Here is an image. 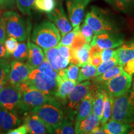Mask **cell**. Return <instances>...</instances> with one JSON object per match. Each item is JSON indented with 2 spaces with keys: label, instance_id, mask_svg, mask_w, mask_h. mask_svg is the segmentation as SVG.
Instances as JSON below:
<instances>
[{
  "label": "cell",
  "instance_id": "6da1fadb",
  "mask_svg": "<svg viewBox=\"0 0 134 134\" xmlns=\"http://www.w3.org/2000/svg\"><path fill=\"white\" fill-rule=\"evenodd\" d=\"M61 40L59 30L51 21L45 20L33 30L31 41L42 48L47 49L57 46Z\"/></svg>",
  "mask_w": 134,
  "mask_h": 134
},
{
  "label": "cell",
  "instance_id": "7a4b0ae2",
  "mask_svg": "<svg viewBox=\"0 0 134 134\" xmlns=\"http://www.w3.org/2000/svg\"><path fill=\"white\" fill-rule=\"evenodd\" d=\"M30 112L37 114L53 132L65 117L62 104L55 96Z\"/></svg>",
  "mask_w": 134,
  "mask_h": 134
},
{
  "label": "cell",
  "instance_id": "3957f363",
  "mask_svg": "<svg viewBox=\"0 0 134 134\" xmlns=\"http://www.w3.org/2000/svg\"><path fill=\"white\" fill-rule=\"evenodd\" d=\"M110 119L125 123L134 122V91L129 90L122 96L114 98Z\"/></svg>",
  "mask_w": 134,
  "mask_h": 134
},
{
  "label": "cell",
  "instance_id": "277c9868",
  "mask_svg": "<svg viewBox=\"0 0 134 134\" xmlns=\"http://www.w3.org/2000/svg\"><path fill=\"white\" fill-rule=\"evenodd\" d=\"M0 108L19 114L27 112L22 100L19 86L8 83L0 90Z\"/></svg>",
  "mask_w": 134,
  "mask_h": 134
},
{
  "label": "cell",
  "instance_id": "5b68a950",
  "mask_svg": "<svg viewBox=\"0 0 134 134\" xmlns=\"http://www.w3.org/2000/svg\"><path fill=\"white\" fill-rule=\"evenodd\" d=\"M93 87V82L89 80L77 83L73 90L67 96L64 105L65 117L74 120L78 113L81 100Z\"/></svg>",
  "mask_w": 134,
  "mask_h": 134
},
{
  "label": "cell",
  "instance_id": "8992f818",
  "mask_svg": "<svg viewBox=\"0 0 134 134\" xmlns=\"http://www.w3.org/2000/svg\"><path fill=\"white\" fill-rule=\"evenodd\" d=\"M85 22L95 34L104 32H117V27L109 14L100 8L93 6L85 16Z\"/></svg>",
  "mask_w": 134,
  "mask_h": 134
},
{
  "label": "cell",
  "instance_id": "52a82bcc",
  "mask_svg": "<svg viewBox=\"0 0 134 134\" xmlns=\"http://www.w3.org/2000/svg\"><path fill=\"white\" fill-rule=\"evenodd\" d=\"M3 16L7 36L16 38L19 42L26 41L29 35V27L24 18L13 11H4Z\"/></svg>",
  "mask_w": 134,
  "mask_h": 134
},
{
  "label": "cell",
  "instance_id": "ba28073f",
  "mask_svg": "<svg viewBox=\"0 0 134 134\" xmlns=\"http://www.w3.org/2000/svg\"><path fill=\"white\" fill-rule=\"evenodd\" d=\"M59 82L47 76L36 68L32 70L27 80L24 83L31 88L39 90L48 95L55 96Z\"/></svg>",
  "mask_w": 134,
  "mask_h": 134
},
{
  "label": "cell",
  "instance_id": "9c48e42d",
  "mask_svg": "<svg viewBox=\"0 0 134 134\" xmlns=\"http://www.w3.org/2000/svg\"><path fill=\"white\" fill-rule=\"evenodd\" d=\"M132 80L131 76L127 74L126 72L123 71L100 86L110 96L117 98L124 94L130 90Z\"/></svg>",
  "mask_w": 134,
  "mask_h": 134
},
{
  "label": "cell",
  "instance_id": "30bf717a",
  "mask_svg": "<svg viewBox=\"0 0 134 134\" xmlns=\"http://www.w3.org/2000/svg\"><path fill=\"white\" fill-rule=\"evenodd\" d=\"M19 87L21 89L22 100L27 112H30L34 108L42 105L53 97L36 89L31 88L26 83L21 84Z\"/></svg>",
  "mask_w": 134,
  "mask_h": 134
},
{
  "label": "cell",
  "instance_id": "8fae6325",
  "mask_svg": "<svg viewBox=\"0 0 134 134\" xmlns=\"http://www.w3.org/2000/svg\"><path fill=\"white\" fill-rule=\"evenodd\" d=\"M123 35L117 32H104L95 34L91 42V46H97L101 49L114 48L124 43Z\"/></svg>",
  "mask_w": 134,
  "mask_h": 134
},
{
  "label": "cell",
  "instance_id": "7c38bea8",
  "mask_svg": "<svg viewBox=\"0 0 134 134\" xmlns=\"http://www.w3.org/2000/svg\"><path fill=\"white\" fill-rule=\"evenodd\" d=\"M32 70L33 68L27 62L13 59L10 62L8 83L16 86H20L27 81Z\"/></svg>",
  "mask_w": 134,
  "mask_h": 134
},
{
  "label": "cell",
  "instance_id": "4fadbf2b",
  "mask_svg": "<svg viewBox=\"0 0 134 134\" xmlns=\"http://www.w3.org/2000/svg\"><path fill=\"white\" fill-rule=\"evenodd\" d=\"M90 0H66L70 23L73 27L80 26L83 21L85 11Z\"/></svg>",
  "mask_w": 134,
  "mask_h": 134
},
{
  "label": "cell",
  "instance_id": "5bb4252c",
  "mask_svg": "<svg viewBox=\"0 0 134 134\" xmlns=\"http://www.w3.org/2000/svg\"><path fill=\"white\" fill-rule=\"evenodd\" d=\"M47 17L58 28L62 36L72 30L73 27L65 14L61 2H58L57 4L56 7L52 12L47 14Z\"/></svg>",
  "mask_w": 134,
  "mask_h": 134
},
{
  "label": "cell",
  "instance_id": "9a60e30c",
  "mask_svg": "<svg viewBox=\"0 0 134 134\" xmlns=\"http://www.w3.org/2000/svg\"><path fill=\"white\" fill-rule=\"evenodd\" d=\"M21 124L19 114L0 108V133H7Z\"/></svg>",
  "mask_w": 134,
  "mask_h": 134
},
{
  "label": "cell",
  "instance_id": "2e32d148",
  "mask_svg": "<svg viewBox=\"0 0 134 134\" xmlns=\"http://www.w3.org/2000/svg\"><path fill=\"white\" fill-rule=\"evenodd\" d=\"M24 124L27 127L28 133L43 134L54 133L53 130L36 113L29 112V114L25 117Z\"/></svg>",
  "mask_w": 134,
  "mask_h": 134
},
{
  "label": "cell",
  "instance_id": "e0dca14e",
  "mask_svg": "<svg viewBox=\"0 0 134 134\" xmlns=\"http://www.w3.org/2000/svg\"><path fill=\"white\" fill-rule=\"evenodd\" d=\"M100 125V120L93 112L80 121L75 122V131L77 134H91L96 127Z\"/></svg>",
  "mask_w": 134,
  "mask_h": 134
},
{
  "label": "cell",
  "instance_id": "ac0fdd59",
  "mask_svg": "<svg viewBox=\"0 0 134 134\" xmlns=\"http://www.w3.org/2000/svg\"><path fill=\"white\" fill-rule=\"evenodd\" d=\"M28 43V57L26 62L33 69L37 68L46 58L43 50L36 43L27 42Z\"/></svg>",
  "mask_w": 134,
  "mask_h": 134
},
{
  "label": "cell",
  "instance_id": "d6986e66",
  "mask_svg": "<svg viewBox=\"0 0 134 134\" xmlns=\"http://www.w3.org/2000/svg\"><path fill=\"white\" fill-rule=\"evenodd\" d=\"M94 93L95 85L93 83V87H92L91 90L86 96L84 97L81 103H80L78 113H77L76 116L75 117V122L80 121V120L83 119L91 113Z\"/></svg>",
  "mask_w": 134,
  "mask_h": 134
},
{
  "label": "cell",
  "instance_id": "ffe728a7",
  "mask_svg": "<svg viewBox=\"0 0 134 134\" xmlns=\"http://www.w3.org/2000/svg\"><path fill=\"white\" fill-rule=\"evenodd\" d=\"M90 47H91V44L86 43L78 49L73 50L71 48V57L70 58V63L76 65L80 67L88 63Z\"/></svg>",
  "mask_w": 134,
  "mask_h": 134
},
{
  "label": "cell",
  "instance_id": "44dd1931",
  "mask_svg": "<svg viewBox=\"0 0 134 134\" xmlns=\"http://www.w3.org/2000/svg\"><path fill=\"white\" fill-rule=\"evenodd\" d=\"M102 127L105 133L107 134L127 133L132 129V124L125 123L113 119H109Z\"/></svg>",
  "mask_w": 134,
  "mask_h": 134
},
{
  "label": "cell",
  "instance_id": "7402d4cb",
  "mask_svg": "<svg viewBox=\"0 0 134 134\" xmlns=\"http://www.w3.org/2000/svg\"><path fill=\"white\" fill-rule=\"evenodd\" d=\"M116 56L119 64L123 66L134 58V41L127 42L116 49Z\"/></svg>",
  "mask_w": 134,
  "mask_h": 134
},
{
  "label": "cell",
  "instance_id": "603a6c76",
  "mask_svg": "<svg viewBox=\"0 0 134 134\" xmlns=\"http://www.w3.org/2000/svg\"><path fill=\"white\" fill-rule=\"evenodd\" d=\"M94 84V83H93ZM95 85V93L94 95L91 111L99 117L100 120L102 119L104 104L105 95L104 90L98 85Z\"/></svg>",
  "mask_w": 134,
  "mask_h": 134
},
{
  "label": "cell",
  "instance_id": "cb8c5ba5",
  "mask_svg": "<svg viewBox=\"0 0 134 134\" xmlns=\"http://www.w3.org/2000/svg\"><path fill=\"white\" fill-rule=\"evenodd\" d=\"M77 82L70 80H61L58 85L57 90L55 96L60 101H63V105L66 100L67 96L75 88Z\"/></svg>",
  "mask_w": 134,
  "mask_h": 134
},
{
  "label": "cell",
  "instance_id": "d4e9b609",
  "mask_svg": "<svg viewBox=\"0 0 134 134\" xmlns=\"http://www.w3.org/2000/svg\"><path fill=\"white\" fill-rule=\"evenodd\" d=\"M123 71L124 69L122 66L119 64L116 65L115 66H113V68L108 70V71L104 72L102 75L93 78L92 80L93 81V83L94 84V85L100 86V85L105 83L106 81H108V80H110L111 78H114V77L117 76V75L120 74Z\"/></svg>",
  "mask_w": 134,
  "mask_h": 134
},
{
  "label": "cell",
  "instance_id": "484cf974",
  "mask_svg": "<svg viewBox=\"0 0 134 134\" xmlns=\"http://www.w3.org/2000/svg\"><path fill=\"white\" fill-rule=\"evenodd\" d=\"M119 12L129 14L134 11V0H104Z\"/></svg>",
  "mask_w": 134,
  "mask_h": 134
},
{
  "label": "cell",
  "instance_id": "4316f807",
  "mask_svg": "<svg viewBox=\"0 0 134 134\" xmlns=\"http://www.w3.org/2000/svg\"><path fill=\"white\" fill-rule=\"evenodd\" d=\"M96 71L97 67L93 66L89 63L83 66H81L79 71L78 80H77V83L86 81V80H93L95 78Z\"/></svg>",
  "mask_w": 134,
  "mask_h": 134
},
{
  "label": "cell",
  "instance_id": "83f0119b",
  "mask_svg": "<svg viewBox=\"0 0 134 134\" xmlns=\"http://www.w3.org/2000/svg\"><path fill=\"white\" fill-rule=\"evenodd\" d=\"M104 95V104L102 119L100 120V125H103L105 123H106L110 119V117H111L114 99V98H113L112 96H110L105 90Z\"/></svg>",
  "mask_w": 134,
  "mask_h": 134
},
{
  "label": "cell",
  "instance_id": "f1b7e54d",
  "mask_svg": "<svg viewBox=\"0 0 134 134\" xmlns=\"http://www.w3.org/2000/svg\"><path fill=\"white\" fill-rule=\"evenodd\" d=\"M79 67L76 65L70 63L66 68L62 70L58 73V75L62 80H70L77 82L79 75Z\"/></svg>",
  "mask_w": 134,
  "mask_h": 134
},
{
  "label": "cell",
  "instance_id": "f546056e",
  "mask_svg": "<svg viewBox=\"0 0 134 134\" xmlns=\"http://www.w3.org/2000/svg\"><path fill=\"white\" fill-rule=\"evenodd\" d=\"M57 4L56 0H36L34 8L38 11L48 14L54 10Z\"/></svg>",
  "mask_w": 134,
  "mask_h": 134
},
{
  "label": "cell",
  "instance_id": "4dcf8cb0",
  "mask_svg": "<svg viewBox=\"0 0 134 134\" xmlns=\"http://www.w3.org/2000/svg\"><path fill=\"white\" fill-rule=\"evenodd\" d=\"M54 133L58 134L75 133V124H73V120L65 117L63 121L54 130Z\"/></svg>",
  "mask_w": 134,
  "mask_h": 134
},
{
  "label": "cell",
  "instance_id": "1f68e13d",
  "mask_svg": "<svg viewBox=\"0 0 134 134\" xmlns=\"http://www.w3.org/2000/svg\"><path fill=\"white\" fill-rule=\"evenodd\" d=\"M37 69L50 78L57 80L58 81H60V80H62V78L58 75L57 71L52 66V65L46 58H45L42 63L38 66Z\"/></svg>",
  "mask_w": 134,
  "mask_h": 134
},
{
  "label": "cell",
  "instance_id": "d6a6232c",
  "mask_svg": "<svg viewBox=\"0 0 134 134\" xmlns=\"http://www.w3.org/2000/svg\"><path fill=\"white\" fill-rule=\"evenodd\" d=\"M13 59L19 61H26L28 57V43L24 41L18 43V47L11 55Z\"/></svg>",
  "mask_w": 134,
  "mask_h": 134
},
{
  "label": "cell",
  "instance_id": "836d02e7",
  "mask_svg": "<svg viewBox=\"0 0 134 134\" xmlns=\"http://www.w3.org/2000/svg\"><path fill=\"white\" fill-rule=\"evenodd\" d=\"M10 62H0V90L9 81Z\"/></svg>",
  "mask_w": 134,
  "mask_h": 134
},
{
  "label": "cell",
  "instance_id": "e575fe53",
  "mask_svg": "<svg viewBox=\"0 0 134 134\" xmlns=\"http://www.w3.org/2000/svg\"><path fill=\"white\" fill-rule=\"evenodd\" d=\"M35 1L36 0H16V5L20 12L29 16L34 8Z\"/></svg>",
  "mask_w": 134,
  "mask_h": 134
},
{
  "label": "cell",
  "instance_id": "d590c367",
  "mask_svg": "<svg viewBox=\"0 0 134 134\" xmlns=\"http://www.w3.org/2000/svg\"><path fill=\"white\" fill-rule=\"evenodd\" d=\"M118 60H117L116 53L113 57H112L110 59L107 60L105 62H103L99 66L97 67V71L95 77H97L99 75H102L106 71H108L113 66H115L116 65H118Z\"/></svg>",
  "mask_w": 134,
  "mask_h": 134
},
{
  "label": "cell",
  "instance_id": "8d00e7d4",
  "mask_svg": "<svg viewBox=\"0 0 134 134\" xmlns=\"http://www.w3.org/2000/svg\"><path fill=\"white\" fill-rule=\"evenodd\" d=\"M80 29V26H78L75 27H73V30H71V31H70L69 32L66 33V34L64 35V36H62L60 43L64 45V46L71 47L77 32L79 31Z\"/></svg>",
  "mask_w": 134,
  "mask_h": 134
},
{
  "label": "cell",
  "instance_id": "74e56055",
  "mask_svg": "<svg viewBox=\"0 0 134 134\" xmlns=\"http://www.w3.org/2000/svg\"><path fill=\"white\" fill-rule=\"evenodd\" d=\"M80 32H81L83 36L86 38L87 43H91L92 39H93L94 35L95 34L93 29L85 22L82 24L80 26Z\"/></svg>",
  "mask_w": 134,
  "mask_h": 134
},
{
  "label": "cell",
  "instance_id": "f35d334b",
  "mask_svg": "<svg viewBox=\"0 0 134 134\" xmlns=\"http://www.w3.org/2000/svg\"><path fill=\"white\" fill-rule=\"evenodd\" d=\"M86 43H87L86 38H85V37L83 36V35L80 32V29L79 31L77 32L76 36L75 37L74 40H73V43H72L70 47H71V49L76 50L82 47L85 46Z\"/></svg>",
  "mask_w": 134,
  "mask_h": 134
},
{
  "label": "cell",
  "instance_id": "ab89813d",
  "mask_svg": "<svg viewBox=\"0 0 134 134\" xmlns=\"http://www.w3.org/2000/svg\"><path fill=\"white\" fill-rule=\"evenodd\" d=\"M18 41L16 38L12 37H8L5 41L4 44L8 53L12 55L13 52L15 51L18 45Z\"/></svg>",
  "mask_w": 134,
  "mask_h": 134
},
{
  "label": "cell",
  "instance_id": "60d3db41",
  "mask_svg": "<svg viewBox=\"0 0 134 134\" xmlns=\"http://www.w3.org/2000/svg\"><path fill=\"white\" fill-rule=\"evenodd\" d=\"M58 53L59 55L63 58L70 59L71 57V47L69 46H64L59 43L57 45Z\"/></svg>",
  "mask_w": 134,
  "mask_h": 134
},
{
  "label": "cell",
  "instance_id": "b9f144b4",
  "mask_svg": "<svg viewBox=\"0 0 134 134\" xmlns=\"http://www.w3.org/2000/svg\"><path fill=\"white\" fill-rule=\"evenodd\" d=\"M7 37L4 19L3 15L0 14V42L4 43Z\"/></svg>",
  "mask_w": 134,
  "mask_h": 134
},
{
  "label": "cell",
  "instance_id": "7bdbcfd3",
  "mask_svg": "<svg viewBox=\"0 0 134 134\" xmlns=\"http://www.w3.org/2000/svg\"><path fill=\"white\" fill-rule=\"evenodd\" d=\"M11 55L8 53L4 43L0 42V62H11Z\"/></svg>",
  "mask_w": 134,
  "mask_h": 134
},
{
  "label": "cell",
  "instance_id": "ee69618b",
  "mask_svg": "<svg viewBox=\"0 0 134 134\" xmlns=\"http://www.w3.org/2000/svg\"><path fill=\"white\" fill-rule=\"evenodd\" d=\"M116 53V49L114 50L113 48H106V49H103L102 50L100 56H101L102 60L103 62H105L107 60L110 59Z\"/></svg>",
  "mask_w": 134,
  "mask_h": 134
},
{
  "label": "cell",
  "instance_id": "f6af8a7d",
  "mask_svg": "<svg viewBox=\"0 0 134 134\" xmlns=\"http://www.w3.org/2000/svg\"><path fill=\"white\" fill-rule=\"evenodd\" d=\"M16 0H0V9H10L14 8Z\"/></svg>",
  "mask_w": 134,
  "mask_h": 134
},
{
  "label": "cell",
  "instance_id": "bcb514c9",
  "mask_svg": "<svg viewBox=\"0 0 134 134\" xmlns=\"http://www.w3.org/2000/svg\"><path fill=\"white\" fill-rule=\"evenodd\" d=\"M122 67H123L124 71L126 72L127 74L132 77V75L134 74V58L127 62Z\"/></svg>",
  "mask_w": 134,
  "mask_h": 134
},
{
  "label": "cell",
  "instance_id": "7dc6e473",
  "mask_svg": "<svg viewBox=\"0 0 134 134\" xmlns=\"http://www.w3.org/2000/svg\"><path fill=\"white\" fill-rule=\"evenodd\" d=\"M8 134H26L28 133V129L26 125L24 124L23 125H19L14 129L8 132Z\"/></svg>",
  "mask_w": 134,
  "mask_h": 134
},
{
  "label": "cell",
  "instance_id": "c3c4849f",
  "mask_svg": "<svg viewBox=\"0 0 134 134\" xmlns=\"http://www.w3.org/2000/svg\"><path fill=\"white\" fill-rule=\"evenodd\" d=\"M102 62H103V60H102L100 54L94 55L91 57H89L88 63L96 67L99 66Z\"/></svg>",
  "mask_w": 134,
  "mask_h": 134
},
{
  "label": "cell",
  "instance_id": "681fc988",
  "mask_svg": "<svg viewBox=\"0 0 134 134\" xmlns=\"http://www.w3.org/2000/svg\"><path fill=\"white\" fill-rule=\"evenodd\" d=\"M102 50H103V49L98 47L95 46H91V47H90V57H91L94 56V55L100 54Z\"/></svg>",
  "mask_w": 134,
  "mask_h": 134
},
{
  "label": "cell",
  "instance_id": "f907efd6",
  "mask_svg": "<svg viewBox=\"0 0 134 134\" xmlns=\"http://www.w3.org/2000/svg\"><path fill=\"white\" fill-rule=\"evenodd\" d=\"M105 134V132L104 130L102 125H99L93 130L91 132V134Z\"/></svg>",
  "mask_w": 134,
  "mask_h": 134
},
{
  "label": "cell",
  "instance_id": "816d5d0a",
  "mask_svg": "<svg viewBox=\"0 0 134 134\" xmlns=\"http://www.w3.org/2000/svg\"><path fill=\"white\" fill-rule=\"evenodd\" d=\"M133 91H134V83H133Z\"/></svg>",
  "mask_w": 134,
  "mask_h": 134
},
{
  "label": "cell",
  "instance_id": "f5cc1de1",
  "mask_svg": "<svg viewBox=\"0 0 134 134\" xmlns=\"http://www.w3.org/2000/svg\"><path fill=\"white\" fill-rule=\"evenodd\" d=\"M58 1H61V0H58Z\"/></svg>",
  "mask_w": 134,
  "mask_h": 134
},
{
  "label": "cell",
  "instance_id": "db71d44e",
  "mask_svg": "<svg viewBox=\"0 0 134 134\" xmlns=\"http://www.w3.org/2000/svg\"><path fill=\"white\" fill-rule=\"evenodd\" d=\"M90 1H91V0H90Z\"/></svg>",
  "mask_w": 134,
  "mask_h": 134
}]
</instances>
